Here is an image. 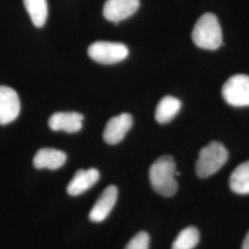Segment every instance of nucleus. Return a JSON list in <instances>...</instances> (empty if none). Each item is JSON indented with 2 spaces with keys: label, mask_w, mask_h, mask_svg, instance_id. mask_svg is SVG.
Listing matches in <instances>:
<instances>
[{
  "label": "nucleus",
  "mask_w": 249,
  "mask_h": 249,
  "mask_svg": "<svg viewBox=\"0 0 249 249\" xmlns=\"http://www.w3.org/2000/svg\"><path fill=\"white\" fill-rule=\"evenodd\" d=\"M151 187L160 196H173L178 192L177 164L170 155H163L155 160L149 172Z\"/></svg>",
  "instance_id": "f257e3e1"
},
{
  "label": "nucleus",
  "mask_w": 249,
  "mask_h": 249,
  "mask_svg": "<svg viewBox=\"0 0 249 249\" xmlns=\"http://www.w3.org/2000/svg\"><path fill=\"white\" fill-rule=\"evenodd\" d=\"M192 39L195 45L208 50H216L223 45V33L220 22L213 13H205L194 26Z\"/></svg>",
  "instance_id": "f03ea898"
},
{
  "label": "nucleus",
  "mask_w": 249,
  "mask_h": 249,
  "mask_svg": "<svg viewBox=\"0 0 249 249\" xmlns=\"http://www.w3.org/2000/svg\"><path fill=\"white\" fill-rule=\"evenodd\" d=\"M229 153L222 143L213 142L202 148L196 162V175L207 178L223 167L228 160Z\"/></svg>",
  "instance_id": "7ed1b4c3"
},
{
  "label": "nucleus",
  "mask_w": 249,
  "mask_h": 249,
  "mask_svg": "<svg viewBox=\"0 0 249 249\" xmlns=\"http://www.w3.org/2000/svg\"><path fill=\"white\" fill-rule=\"evenodd\" d=\"M88 54L97 63L110 65L125 59L128 55V48L121 43L98 41L89 45Z\"/></svg>",
  "instance_id": "20e7f679"
},
{
  "label": "nucleus",
  "mask_w": 249,
  "mask_h": 249,
  "mask_svg": "<svg viewBox=\"0 0 249 249\" xmlns=\"http://www.w3.org/2000/svg\"><path fill=\"white\" fill-rule=\"evenodd\" d=\"M222 94L230 106L249 107V76L238 74L231 77L224 83Z\"/></svg>",
  "instance_id": "39448f33"
},
{
  "label": "nucleus",
  "mask_w": 249,
  "mask_h": 249,
  "mask_svg": "<svg viewBox=\"0 0 249 249\" xmlns=\"http://www.w3.org/2000/svg\"><path fill=\"white\" fill-rule=\"evenodd\" d=\"M20 111V102L15 89L0 85V124L13 122Z\"/></svg>",
  "instance_id": "423d86ee"
},
{
  "label": "nucleus",
  "mask_w": 249,
  "mask_h": 249,
  "mask_svg": "<svg viewBox=\"0 0 249 249\" xmlns=\"http://www.w3.org/2000/svg\"><path fill=\"white\" fill-rule=\"evenodd\" d=\"M140 8V0H107L103 13L107 20L118 23L129 18Z\"/></svg>",
  "instance_id": "0eeeda50"
},
{
  "label": "nucleus",
  "mask_w": 249,
  "mask_h": 249,
  "mask_svg": "<svg viewBox=\"0 0 249 249\" xmlns=\"http://www.w3.org/2000/svg\"><path fill=\"white\" fill-rule=\"evenodd\" d=\"M133 124V118L130 114H121L112 117L107 122L105 131L104 140L107 144L115 145L124 140L125 134L129 131Z\"/></svg>",
  "instance_id": "6e6552de"
},
{
  "label": "nucleus",
  "mask_w": 249,
  "mask_h": 249,
  "mask_svg": "<svg viewBox=\"0 0 249 249\" xmlns=\"http://www.w3.org/2000/svg\"><path fill=\"white\" fill-rule=\"evenodd\" d=\"M117 196L118 189L116 186L107 187L91 209L89 214V221L93 223L105 221L115 207Z\"/></svg>",
  "instance_id": "1a4fd4ad"
},
{
  "label": "nucleus",
  "mask_w": 249,
  "mask_h": 249,
  "mask_svg": "<svg viewBox=\"0 0 249 249\" xmlns=\"http://www.w3.org/2000/svg\"><path fill=\"white\" fill-rule=\"evenodd\" d=\"M83 119V116L79 113L59 112L50 117L48 124L53 131L76 133L81 129Z\"/></svg>",
  "instance_id": "9d476101"
},
{
  "label": "nucleus",
  "mask_w": 249,
  "mask_h": 249,
  "mask_svg": "<svg viewBox=\"0 0 249 249\" xmlns=\"http://www.w3.org/2000/svg\"><path fill=\"white\" fill-rule=\"evenodd\" d=\"M100 178V173L95 168L80 169L76 172L74 178L69 183L67 191L71 196H79L94 186Z\"/></svg>",
  "instance_id": "9b49d317"
},
{
  "label": "nucleus",
  "mask_w": 249,
  "mask_h": 249,
  "mask_svg": "<svg viewBox=\"0 0 249 249\" xmlns=\"http://www.w3.org/2000/svg\"><path fill=\"white\" fill-rule=\"evenodd\" d=\"M67 160L65 152L51 148H44L37 151L34 158V165L37 169L56 170L62 167Z\"/></svg>",
  "instance_id": "f8f14e48"
},
{
  "label": "nucleus",
  "mask_w": 249,
  "mask_h": 249,
  "mask_svg": "<svg viewBox=\"0 0 249 249\" xmlns=\"http://www.w3.org/2000/svg\"><path fill=\"white\" fill-rule=\"evenodd\" d=\"M181 109V102L176 97L165 96L156 107L155 119L160 124H166L173 120Z\"/></svg>",
  "instance_id": "ddd939ff"
},
{
  "label": "nucleus",
  "mask_w": 249,
  "mask_h": 249,
  "mask_svg": "<svg viewBox=\"0 0 249 249\" xmlns=\"http://www.w3.org/2000/svg\"><path fill=\"white\" fill-rule=\"evenodd\" d=\"M231 191L239 195L249 194V160L238 165L230 177Z\"/></svg>",
  "instance_id": "4468645a"
},
{
  "label": "nucleus",
  "mask_w": 249,
  "mask_h": 249,
  "mask_svg": "<svg viewBox=\"0 0 249 249\" xmlns=\"http://www.w3.org/2000/svg\"><path fill=\"white\" fill-rule=\"evenodd\" d=\"M25 9L36 27H43L48 15V6L46 0H23Z\"/></svg>",
  "instance_id": "2eb2a0df"
},
{
  "label": "nucleus",
  "mask_w": 249,
  "mask_h": 249,
  "mask_svg": "<svg viewBox=\"0 0 249 249\" xmlns=\"http://www.w3.org/2000/svg\"><path fill=\"white\" fill-rule=\"evenodd\" d=\"M199 241V231L194 226H189L180 231L172 245V249H193Z\"/></svg>",
  "instance_id": "dca6fc26"
},
{
  "label": "nucleus",
  "mask_w": 249,
  "mask_h": 249,
  "mask_svg": "<svg viewBox=\"0 0 249 249\" xmlns=\"http://www.w3.org/2000/svg\"><path fill=\"white\" fill-rule=\"evenodd\" d=\"M150 236L147 232L141 231L137 233L124 249H149Z\"/></svg>",
  "instance_id": "f3484780"
},
{
  "label": "nucleus",
  "mask_w": 249,
  "mask_h": 249,
  "mask_svg": "<svg viewBox=\"0 0 249 249\" xmlns=\"http://www.w3.org/2000/svg\"><path fill=\"white\" fill-rule=\"evenodd\" d=\"M242 249H249V231L247 233L244 242H243V245H242Z\"/></svg>",
  "instance_id": "a211bd4d"
}]
</instances>
